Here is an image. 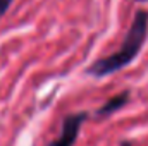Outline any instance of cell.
<instances>
[{
    "instance_id": "obj_1",
    "label": "cell",
    "mask_w": 148,
    "mask_h": 146,
    "mask_svg": "<svg viewBox=\"0 0 148 146\" xmlns=\"http://www.w3.org/2000/svg\"><path fill=\"white\" fill-rule=\"evenodd\" d=\"M148 38V10L140 9L136 10L133 23L124 36V41L117 52H114L107 57H102L95 60L91 65H88L86 74L93 77H107L114 72L122 71L127 67L141 52L145 41Z\"/></svg>"
},
{
    "instance_id": "obj_2",
    "label": "cell",
    "mask_w": 148,
    "mask_h": 146,
    "mask_svg": "<svg viewBox=\"0 0 148 146\" xmlns=\"http://www.w3.org/2000/svg\"><path fill=\"white\" fill-rule=\"evenodd\" d=\"M88 117H90V113L84 110L66 115L62 120V129H60L59 138L50 141L47 146H74L77 136H79V131H81L83 124L88 120Z\"/></svg>"
},
{
    "instance_id": "obj_3",
    "label": "cell",
    "mask_w": 148,
    "mask_h": 146,
    "mask_svg": "<svg viewBox=\"0 0 148 146\" xmlns=\"http://www.w3.org/2000/svg\"><path fill=\"white\" fill-rule=\"evenodd\" d=\"M129 96H131V93H129L127 89H126V91H121V93H117V95H114L112 98H109V100H107V102L100 107V108L95 112V115H97L98 119L110 117L112 113L119 112L122 107H126V105H127Z\"/></svg>"
},
{
    "instance_id": "obj_4",
    "label": "cell",
    "mask_w": 148,
    "mask_h": 146,
    "mask_svg": "<svg viewBox=\"0 0 148 146\" xmlns=\"http://www.w3.org/2000/svg\"><path fill=\"white\" fill-rule=\"evenodd\" d=\"M12 2H14V0H0V17H2L9 9H10Z\"/></svg>"
},
{
    "instance_id": "obj_5",
    "label": "cell",
    "mask_w": 148,
    "mask_h": 146,
    "mask_svg": "<svg viewBox=\"0 0 148 146\" xmlns=\"http://www.w3.org/2000/svg\"><path fill=\"white\" fill-rule=\"evenodd\" d=\"M121 146H133V143H131V141H122Z\"/></svg>"
},
{
    "instance_id": "obj_6",
    "label": "cell",
    "mask_w": 148,
    "mask_h": 146,
    "mask_svg": "<svg viewBox=\"0 0 148 146\" xmlns=\"http://www.w3.org/2000/svg\"><path fill=\"white\" fill-rule=\"evenodd\" d=\"M134 2H148V0H134Z\"/></svg>"
}]
</instances>
